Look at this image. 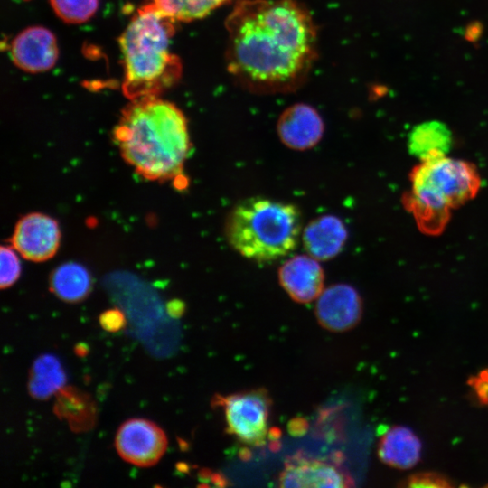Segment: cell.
<instances>
[{"instance_id":"cell-1","label":"cell","mask_w":488,"mask_h":488,"mask_svg":"<svg viewBox=\"0 0 488 488\" xmlns=\"http://www.w3.org/2000/svg\"><path fill=\"white\" fill-rule=\"evenodd\" d=\"M231 76L254 93L296 89L316 57L314 23L295 0H240L225 21Z\"/></svg>"},{"instance_id":"cell-2","label":"cell","mask_w":488,"mask_h":488,"mask_svg":"<svg viewBox=\"0 0 488 488\" xmlns=\"http://www.w3.org/2000/svg\"><path fill=\"white\" fill-rule=\"evenodd\" d=\"M113 136L124 161L143 178L165 182L182 174L191 140L186 117L173 103L158 96L131 99Z\"/></svg>"},{"instance_id":"cell-3","label":"cell","mask_w":488,"mask_h":488,"mask_svg":"<svg viewBox=\"0 0 488 488\" xmlns=\"http://www.w3.org/2000/svg\"><path fill=\"white\" fill-rule=\"evenodd\" d=\"M173 22L146 3L123 32L119 39L122 89L128 99L158 96L180 78L181 61L170 52Z\"/></svg>"},{"instance_id":"cell-4","label":"cell","mask_w":488,"mask_h":488,"mask_svg":"<svg viewBox=\"0 0 488 488\" xmlns=\"http://www.w3.org/2000/svg\"><path fill=\"white\" fill-rule=\"evenodd\" d=\"M301 227V212L295 204L258 196L244 199L231 209L224 233L242 257L271 262L295 249Z\"/></svg>"},{"instance_id":"cell-5","label":"cell","mask_w":488,"mask_h":488,"mask_svg":"<svg viewBox=\"0 0 488 488\" xmlns=\"http://www.w3.org/2000/svg\"><path fill=\"white\" fill-rule=\"evenodd\" d=\"M410 181L405 203L427 234L439 233L450 211L474 197L480 187L478 172L472 164L446 155L420 162L412 170Z\"/></svg>"},{"instance_id":"cell-6","label":"cell","mask_w":488,"mask_h":488,"mask_svg":"<svg viewBox=\"0 0 488 488\" xmlns=\"http://www.w3.org/2000/svg\"><path fill=\"white\" fill-rule=\"evenodd\" d=\"M222 408L227 431L239 441L258 446L268 436L271 399L265 389H256L225 397L217 396Z\"/></svg>"},{"instance_id":"cell-7","label":"cell","mask_w":488,"mask_h":488,"mask_svg":"<svg viewBox=\"0 0 488 488\" xmlns=\"http://www.w3.org/2000/svg\"><path fill=\"white\" fill-rule=\"evenodd\" d=\"M115 447L126 462L140 467L155 465L167 448V437L155 423L130 418L118 427Z\"/></svg>"},{"instance_id":"cell-8","label":"cell","mask_w":488,"mask_h":488,"mask_svg":"<svg viewBox=\"0 0 488 488\" xmlns=\"http://www.w3.org/2000/svg\"><path fill=\"white\" fill-rule=\"evenodd\" d=\"M11 242L23 258L43 262L56 254L61 242V230L52 217L41 212L28 213L15 224Z\"/></svg>"},{"instance_id":"cell-9","label":"cell","mask_w":488,"mask_h":488,"mask_svg":"<svg viewBox=\"0 0 488 488\" xmlns=\"http://www.w3.org/2000/svg\"><path fill=\"white\" fill-rule=\"evenodd\" d=\"M361 298L356 289L347 284L324 288L315 305L318 323L332 332L353 328L361 320Z\"/></svg>"},{"instance_id":"cell-10","label":"cell","mask_w":488,"mask_h":488,"mask_svg":"<svg viewBox=\"0 0 488 488\" xmlns=\"http://www.w3.org/2000/svg\"><path fill=\"white\" fill-rule=\"evenodd\" d=\"M280 487H349L352 477L338 465L321 459L294 456L278 476Z\"/></svg>"},{"instance_id":"cell-11","label":"cell","mask_w":488,"mask_h":488,"mask_svg":"<svg viewBox=\"0 0 488 488\" xmlns=\"http://www.w3.org/2000/svg\"><path fill=\"white\" fill-rule=\"evenodd\" d=\"M10 53L20 69L40 72L54 66L58 59V45L51 31L42 26H32L15 36Z\"/></svg>"},{"instance_id":"cell-12","label":"cell","mask_w":488,"mask_h":488,"mask_svg":"<svg viewBox=\"0 0 488 488\" xmlns=\"http://www.w3.org/2000/svg\"><path fill=\"white\" fill-rule=\"evenodd\" d=\"M277 131L281 142L286 147L305 151L320 142L324 124L314 108L298 103L283 111L277 124Z\"/></svg>"},{"instance_id":"cell-13","label":"cell","mask_w":488,"mask_h":488,"mask_svg":"<svg viewBox=\"0 0 488 488\" xmlns=\"http://www.w3.org/2000/svg\"><path fill=\"white\" fill-rule=\"evenodd\" d=\"M278 280L283 289L296 302L307 304L323 292L324 273L318 260L307 255H297L279 267Z\"/></svg>"},{"instance_id":"cell-14","label":"cell","mask_w":488,"mask_h":488,"mask_svg":"<svg viewBox=\"0 0 488 488\" xmlns=\"http://www.w3.org/2000/svg\"><path fill=\"white\" fill-rule=\"evenodd\" d=\"M348 232L341 219L323 215L311 221L302 234L303 246L307 254L324 261L336 257L343 249Z\"/></svg>"},{"instance_id":"cell-15","label":"cell","mask_w":488,"mask_h":488,"mask_svg":"<svg viewBox=\"0 0 488 488\" xmlns=\"http://www.w3.org/2000/svg\"><path fill=\"white\" fill-rule=\"evenodd\" d=\"M421 443L414 432L402 426L386 431L378 446V455L386 465L399 469H408L419 460Z\"/></svg>"},{"instance_id":"cell-16","label":"cell","mask_w":488,"mask_h":488,"mask_svg":"<svg viewBox=\"0 0 488 488\" xmlns=\"http://www.w3.org/2000/svg\"><path fill=\"white\" fill-rule=\"evenodd\" d=\"M452 143L449 127L438 120L425 121L415 126L408 138L410 154L420 162L446 156Z\"/></svg>"},{"instance_id":"cell-17","label":"cell","mask_w":488,"mask_h":488,"mask_svg":"<svg viewBox=\"0 0 488 488\" xmlns=\"http://www.w3.org/2000/svg\"><path fill=\"white\" fill-rule=\"evenodd\" d=\"M92 287L89 271L77 263H64L51 275L50 289L61 300L78 303L84 300Z\"/></svg>"},{"instance_id":"cell-18","label":"cell","mask_w":488,"mask_h":488,"mask_svg":"<svg viewBox=\"0 0 488 488\" xmlns=\"http://www.w3.org/2000/svg\"><path fill=\"white\" fill-rule=\"evenodd\" d=\"M65 381L66 375L60 361L52 354H42L30 369L28 392L33 399H47L58 393Z\"/></svg>"},{"instance_id":"cell-19","label":"cell","mask_w":488,"mask_h":488,"mask_svg":"<svg viewBox=\"0 0 488 488\" xmlns=\"http://www.w3.org/2000/svg\"><path fill=\"white\" fill-rule=\"evenodd\" d=\"M230 0H149L163 15L173 21L191 22L207 16Z\"/></svg>"},{"instance_id":"cell-20","label":"cell","mask_w":488,"mask_h":488,"mask_svg":"<svg viewBox=\"0 0 488 488\" xmlns=\"http://www.w3.org/2000/svg\"><path fill=\"white\" fill-rule=\"evenodd\" d=\"M56 14L70 23H80L93 16L99 0H50Z\"/></svg>"},{"instance_id":"cell-21","label":"cell","mask_w":488,"mask_h":488,"mask_svg":"<svg viewBox=\"0 0 488 488\" xmlns=\"http://www.w3.org/2000/svg\"><path fill=\"white\" fill-rule=\"evenodd\" d=\"M17 253L13 246L1 247L0 286L3 289L13 286L21 275V262Z\"/></svg>"},{"instance_id":"cell-22","label":"cell","mask_w":488,"mask_h":488,"mask_svg":"<svg viewBox=\"0 0 488 488\" xmlns=\"http://www.w3.org/2000/svg\"><path fill=\"white\" fill-rule=\"evenodd\" d=\"M408 487L444 488L453 486L450 480L436 472H420L410 475L403 484Z\"/></svg>"},{"instance_id":"cell-23","label":"cell","mask_w":488,"mask_h":488,"mask_svg":"<svg viewBox=\"0 0 488 488\" xmlns=\"http://www.w3.org/2000/svg\"><path fill=\"white\" fill-rule=\"evenodd\" d=\"M99 322L100 326L109 333L118 332L126 325L124 314L117 308L108 309L100 314Z\"/></svg>"},{"instance_id":"cell-24","label":"cell","mask_w":488,"mask_h":488,"mask_svg":"<svg viewBox=\"0 0 488 488\" xmlns=\"http://www.w3.org/2000/svg\"><path fill=\"white\" fill-rule=\"evenodd\" d=\"M470 386L473 388L477 399L483 405H488V371H483L476 377H473L469 380Z\"/></svg>"},{"instance_id":"cell-25","label":"cell","mask_w":488,"mask_h":488,"mask_svg":"<svg viewBox=\"0 0 488 488\" xmlns=\"http://www.w3.org/2000/svg\"><path fill=\"white\" fill-rule=\"evenodd\" d=\"M166 309L170 316L178 318L183 314L184 305L179 300H173L167 304Z\"/></svg>"}]
</instances>
